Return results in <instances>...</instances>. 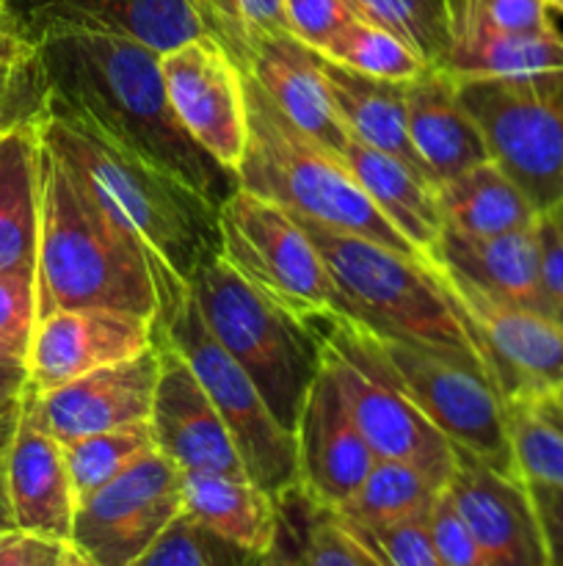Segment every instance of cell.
Wrapping results in <instances>:
<instances>
[{"label":"cell","instance_id":"obj_32","mask_svg":"<svg viewBox=\"0 0 563 566\" xmlns=\"http://www.w3.org/2000/svg\"><path fill=\"white\" fill-rule=\"evenodd\" d=\"M61 448H64L77 503L92 495V492H97L99 486L108 484V481H114L116 475L125 473L127 468L141 462L147 453L158 451L149 420L147 423L125 426V429L81 437V440L66 442Z\"/></svg>","mask_w":563,"mask_h":566},{"label":"cell","instance_id":"obj_26","mask_svg":"<svg viewBox=\"0 0 563 566\" xmlns=\"http://www.w3.org/2000/svg\"><path fill=\"white\" fill-rule=\"evenodd\" d=\"M39 149V119L0 133V271L36 276L42 219Z\"/></svg>","mask_w":563,"mask_h":566},{"label":"cell","instance_id":"obj_27","mask_svg":"<svg viewBox=\"0 0 563 566\" xmlns=\"http://www.w3.org/2000/svg\"><path fill=\"white\" fill-rule=\"evenodd\" d=\"M182 512L246 551L276 556L279 503L246 475L182 473Z\"/></svg>","mask_w":563,"mask_h":566},{"label":"cell","instance_id":"obj_51","mask_svg":"<svg viewBox=\"0 0 563 566\" xmlns=\"http://www.w3.org/2000/svg\"><path fill=\"white\" fill-rule=\"evenodd\" d=\"M6 528H17V525L9 501V484H6V451H0V531Z\"/></svg>","mask_w":563,"mask_h":566},{"label":"cell","instance_id":"obj_4","mask_svg":"<svg viewBox=\"0 0 563 566\" xmlns=\"http://www.w3.org/2000/svg\"><path fill=\"white\" fill-rule=\"evenodd\" d=\"M296 219L331 276V313L384 340L431 348L491 381L469 321L434 265L320 221Z\"/></svg>","mask_w":563,"mask_h":566},{"label":"cell","instance_id":"obj_13","mask_svg":"<svg viewBox=\"0 0 563 566\" xmlns=\"http://www.w3.org/2000/svg\"><path fill=\"white\" fill-rule=\"evenodd\" d=\"M439 276L469 321L480 357L502 401H535L563 390L561 324L535 310L495 302L445 271H439Z\"/></svg>","mask_w":563,"mask_h":566},{"label":"cell","instance_id":"obj_52","mask_svg":"<svg viewBox=\"0 0 563 566\" xmlns=\"http://www.w3.org/2000/svg\"><path fill=\"white\" fill-rule=\"evenodd\" d=\"M59 566H99L97 562H94L88 553H83L81 547L72 545V542H66L64 547V556H61V564Z\"/></svg>","mask_w":563,"mask_h":566},{"label":"cell","instance_id":"obj_15","mask_svg":"<svg viewBox=\"0 0 563 566\" xmlns=\"http://www.w3.org/2000/svg\"><path fill=\"white\" fill-rule=\"evenodd\" d=\"M293 437L298 453V495L315 509L337 512L379 459L326 365H320V374L309 387Z\"/></svg>","mask_w":563,"mask_h":566},{"label":"cell","instance_id":"obj_49","mask_svg":"<svg viewBox=\"0 0 563 566\" xmlns=\"http://www.w3.org/2000/svg\"><path fill=\"white\" fill-rule=\"evenodd\" d=\"M530 403H533L535 412H539L541 418L550 420V423L563 434V401L561 398L544 396V398H535V401H530Z\"/></svg>","mask_w":563,"mask_h":566},{"label":"cell","instance_id":"obj_8","mask_svg":"<svg viewBox=\"0 0 563 566\" xmlns=\"http://www.w3.org/2000/svg\"><path fill=\"white\" fill-rule=\"evenodd\" d=\"M320 340V357L340 385L359 431L379 459H395L423 470L439 486H447L456 470V446L419 412L403 392L373 332L342 315H307Z\"/></svg>","mask_w":563,"mask_h":566},{"label":"cell","instance_id":"obj_16","mask_svg":"<svg viewBox=\"0 0 563 566\" xmlns=\"http://www.w3.org/2000/svg\"><path fill=\"white\" fill-rule=\"evenodd\" d=\"M158 343L155 321L119 310H59L39 318L28 348L31 387L44 396Z\"/></svg>","mask_w":563,"mask_h":566},{"label":"cell","instance_id":"obj_20","mask_svg":"<svg viewBox=\"0 0 563 566\" xmlns=\"http://www.w3.org/2000/svg\"><path fill=\"white\" fill-rule=\"evenodd\" d=\"M6 484L17 528L72 542L77 497L64 448L50 434L33 387L22 398L20 418L6 448Z\"/></svg>","mask_w":563,"mask_h":566},{"label":"cell","instance_id":"obj_9","mask_svg":"<svg viewBox=\"0 0 563 566\" xmlns=\"http://www.w3.org/2000/svg\"><path fill=\"white\" fill-rule=\"evenodd\" d=\"M489 158L539 213L563 202V72L458 81Z\"/></svg>","mask_w":563,"mask_h":566},{"label":"cell","instance_id":"obj_28","mask_svg":"<svg viewBox=\"0 0 563 566\" xmlns=\"http://www.w3.org/2000/svg\"><path fill=\"white\" fill-rule=\"evenodd\" d=\"M318 64L331 92V99H334L337 114L346 122L348 133L357 136L359 142L403 160L423 177H428L417 149L412 147V138H408L406 83L362 75V72L348 70V66L337 64V61L326 59L320 53Z\"/></svg>","mask_w":563,"mask_h":566},{"label":"cell","instance_id":"obj_36","mask_svg":"<svg viewBox=\"0 0 563 566\" xmlns=\"http://www.w3.org/2000/svg\"><path fill=\"white\" fill-rule=\"evenodd\" d=\"M204 33L213 36L241 66L254 42L287 31L282 0H193Z\"/></svg>","mask_w":563,"mask_h":566},{"label":"cell","instance_id":"obj_14","mask_svg":"<svg viewBox=\"0 0 563 566\" xmlns=\"http://www.w3.org/2000/svg\"><path fill=\"white\" fill-rule=\"evenodd\" d=\"M166 94L188 136L237 177L248 144L243 70L230 53L202 33L160 55Z\"/></svg>","mask_w":563,"mask_h":566},{"label":"cell","instance_id":"obj_41","mask_svg":"<svg viewBox=\"0 0 563 566\" xmlns=\"http://www.w3.org/2000/svg\"><path fill=\"white\" fill-rule=\"evenodd\" d=\"M44 108V83L31 53L17 61H0V133L20 122L39 119Z\"/></svg>","mask_w":563,"mask_h":566},{"label":"cell","instance_id":"obj_35","mask_svg":"<svg viewBox=\"0 0 563 566\" xmlns=\"http://www.w3.org/2000/svg\"><path fill=\"white\" fill-rule=\"evenodd\" d=\"M130 566H274V556L246 551L182 512Z\"/></svg>","mask_w":563,"mask_h":566},{"label":"cell","instance_id":"obj_37","mask_svg":"<svg viewBox=\"0 0 563 566\" xmlns=\"http://www.w3.org/2000/svg\"><path fill=\"white\" fill-rule=\"evenodd\" d=\"M285 566H390L346 520L307 503L298 547Z\"/></svg>","mask_w":563,"mask_h":566},{"label":"cell","instance_id":"obj_29","mask_svg":"<svg viewBox=\"0 0 563 566\" xmlns=\"http://www.w3.org/2000/svg\"><path fill=\"white\" fill-rule=\"evenodd\" d=\"M436 202L445 227L464 235L489 238L528 230L539 219L535 205L495 160H484L436 186Z\"/></svg>","mask_w":563,"mask_h":566},{"label":"cell","instance_id":"obj_45","mask_svg":"<svg viewBox=\"0 0 563 566\" xmlns=\"http://www.w3.org/2000/svg\"><path fill=\"white\" fill-rule=\"evenodd\" d=\"M425 525H428L431 539L447 566H489L447 490L436 497Z\"/></svg>","mask_w":563,"mask_h":566},{"label":"cell","instance_id":"obj_53","mask_svg":"<svg viewBox=\"0 0 563 566\" xmlns=\"http://www.w3.org/2000/svg\"><path fill=\"white\" fill-rule=\"evenodd\" d=\"M552 9V14H563V0H546Z\"/></svg>","mask_w":563,"mask_h":566},{"label":"cell","instance_id":"obj_38","mask_svg":"<svg viewBox=\"0 0 563 566\" xmlns=\"http://www.w3.org/2000/svg\"><path fill=\"white\" fill-rule=\"evenodd\" d=\"M508 434L524 481L563 486V434L530 401H508Z\"/></svg>","mask_w":563,"mask_h":566},{"label":"cell","instance_id":"obj_7","mask_svg":"<svg viewBox=\"0 0 563 566\" xmlns=\"http://www.w3.org/2000/svg\"><path fill=\"white\" fill-rule=\"evenodd\" d=\"M155 326L188 359L213 407L219 409L248 479L276 503L298 492L296 437L274 418L252 376L224 352L204 324L188 285L160 293Z\"/></svg>","mask_w":563,"mask_h":566},{"label":"cell","instance_id":"obj_55","mask_svg":"<svg viewBox=\"0 0 563 566\" xmlns=\"http://www.w3.org/2000/svg\"><path fill=\"white\" fill-rule=\"evenodd\" d=\"M0 9H3V0H0Z\"/></svg>","mask_w":563,"mask_h":566},{"label":"cell","instance_id":"obj_21","mask_svg":"<svg viewBox=\"0 0 563 566\" xmlns=\"http://www.w3.org/2000/svg\"><path fill=\"white\" fill-rule=\"evenodd\" d=\"M160 376V348L155 343L138 357L92 370L70 385L39 396L50 434L66 446L99 431L147 423Z\"/></svg>","mask_w":563,"mask_h":566},{"label":"cell","instance_id":"obj_44","mask_svg":"<svg viewBox=\"0 0 563 566\" xmlns=\"http://www.w3.org/2000/svg\"><path fill=\"white\" fill-rule=\"evenodd\" d=\"M282 11L287 31L312 50H323L326 42L357 17L346 0H282Z\"/></svg>","mask_w":563,"mask_h":566},{"label":"cell","instance_id":"obj_43","mask_svg":"<svg viewBox=\"0 0 563 566\" xmlns=\"http://www.w3.org/2000/svg\"><path fill=\"white\" fill-rule=\"evenodd\" d=\"M539 238V282L544 310L563 326V210L552 208L535 219Z\"/></svg>","mask_w":563,"mask_h":566},{"label":"cell","instance_id":"obj_17","mask_svg":"<svg viewBox=\"0 0 563 566\" xmlns=\"http://www.w3.org/2000/svg\"><path fill=\"white\" fill-rule=\"evenodd\" d=\"M155 332L160 348V376L149 415L155 448L182 473H226L248 479L241 453L202 381L174 343L158 326Z\"/></svg>","mask_w":563,"mask_h":566},{"label":"cell","instance_id":"obj_33","mask_svg":"<svg viewBox=\"0 0 563 566\" xmlns=\"http://www.w3.org/2000/svg\"><path fill=\"white\" fill-rule=\"evenodd\" d=\"M351 11L408 44L419 61L442 66L450 48L453 0H346Z\"/></svg>","mask_w":563,"mask_h":566},{"label":"cell","instance_id":"obj_40","mask_svg":"<svg viewBox=\"0 0 563 566\" xmlns=\"http://www.w3.org/2000/svg\"><path fill=\"white\" fill-rule=\"evenodd\" d=\"M36 324V276L20 274V271H0V346L28 359Z\"/></svg>","mask_w":563,"mask_h":566},{"label":"cell","instance_id":"obj_34","mask_svg":"<svg viewBox=\"0 0 563 566\" xmlns=\"http://www.w3.org/2000/svg\"><path fill=\"white\" fill-rule=\"evenodd\" d=\"M318 53L353 72L395 83H408L428 66L403 39L362 17L348 20Z\"/></svg>","mask_w":563,"mask_h":566},{"label":"cell","instance_id":"obj_2","mask_svg":"<svg viewBox=\"0 0 563 566\" xmlns=\"http://www.w3.org/2000/svg\"><path fill=\"white\" fill-rule=\"evenodd\" d=\"M39 186V318L59 310L92 307L158 318V282L174 274L149 258L119 216L44 138Z\"/></svg>","mask_w":563,"mask_h":566},{"label":"cell","instance_id":"obj_50","mask_svg":"<svg viewBox=\"0 0 563 566\" xmlns=\"http://www.w3.org/2000/svg\"><path fill=\"white\" fill-rule=\"evenodd\" d=\"M28 53H31V44H25L20 36L0 25V61H17Z\"/></svg>","mask_w":563,"mask_h":566},{"label":"cell","instance_id":"obj_30","mask_svg":"<svg viewBox=\"0 0 563 566\" xmlns=\"http://www.w3.org/2000/svg\"><path fill=\"white\" fill-rule=\"evenodd\" d=\"M442 70L456 81L475 77H533L563 72V33L557 28L500 33L486 28H453Z\"/></svg>","mask_w":563,"mask_h":566},{"label":"cell","instance_id":"obj_48","mask_svg":"<svg viewBox=\"0 0 563 566\" xmlns=\"http://www.w3.org/2000/svg\"><path fill=\"white\" fill-rule=\"evenodd\" d=\"M524 486L539 517L546 562L550 566H563V486L541 484V481H524Z\"/></svg>","mask_w":563,"mask_h":566},{"label":"cell","instance_id":"obj_6","mask_svg":"<svg viewBox=\"0 0 563 566\" xmlns=\"http://www.w3.org/2000/svg\"><path fill=\"white\" fill-rule=\"evenodd\" d=\"M188 291L215 340L252 376L274 418L293 434L323 365L307 315L265 296L221 252L193 271Z\"/></svg>","mask_w":563,"mask_h":566},{"label":"cell","instance_id":"obj_10","mask_svg":"<svg viewBox=\"0 0 563 566\" xmlns=\"http://www.w3.org/2000/svg\"><path fill=\"white\" fill-rule=\"evenodd\" d=\"M221 258L265 296L301 315L326 313L331 276L296 216L246 188L219 205Z\"/></svg>","mask_w":563,"mask_h":566},{"label":"cell","instance_id":"obj_19","mask_svg":"<svg viewBox=\"0 0 563 566\" xmlns=\"http://www.w3.org/2000/svg\"><path fill=\"white\" fill-rule=\"evenodd\" d=\"M469 534L489 566H550L539 517L522 479H511L472 453L456 448V470L447 481Z\"/></svg>","mask_w":563,"mask_h":566},{"label":"cell","instance_id":"obj_24","mask_svg":"<svg viewBox=\"0 0 563 566\" xmlns=\"http://www.w3.org/2000/svg\"><path fill=\"white\" fill-rule=\"evenodd\" d=\"M406 125L434 186L491 160L478 125L458 97V81L442 66H425L406 83Z\"/></svg>","mask_w":563,"mask_h":566},{"label":"cell","instance_id":"obj_31","mask_svg":"<svg viewBox=\"0 0 563 566\" xmlns=\"http://www.w3.org/2000/svg\"><path fill=\"white\" fill-rule=\"evenodd\" d=\"M445 490L447 486H439L412 464L375 459L357 492L334 514L357 528H390V525L428 520L436 497Z\"/></svg>","mask_w":563,"mask_h":566},{"label":"cell","instance_id":"obj_56","mask_svg":"<svg viewBox=\"0 0 563 566\" xmlns=\"http://www.w3.org/2000/svg\"><path fill=\"white\" fill-rule=\"evenodd\" d=\"M557 208H561V210H563V202H561V205H557Z\"/></svg>","mask_w":563,"mask_h":566},{"label":"cell","instance_id":"obj_42","mask_svg":"<svg viewBox=\"0 0 563 566\" xmlns=\"http://www.w3.org/2000/svg\"><path fill=\"white\" fill-rule=\"evenodd\" d=\"M351 528L390 566H447L431 539L425 520L390 525V528H357V525Z\"/></svg>","mask_w":563,"mask_h":566},{"label":"cell","instance_id":"obj_46","mask_svg":"<svg viewBox=\"0 0 563 566\" xmlns=\"http://www.w3.org/2000/svg\"><path fill=\"white\" fill-rule=\"evenodd\" d=\"M28 387H31L28 359L0 346V451L9 448Z\"/></svg>","mask_w":563,"mask_h":566},{"label":"cell","instance_id":"obj_39","mask_svg":"<svg viewBox=\"0 0 563 566\" xmlns=\"http://www.w3.org/2000/svg\"><path fill=\"white\" fill-rule=\"evenodd\" d=\"M461 25L500 33H530L550 31L555 22L546 0H453V28Z\"/></svg>","mask_w":563,"mask_h":566},{"label":"cell","instance_id":"obj_12","mask_svg":"<svg viewBox=\"0 0 563 566\" xmlns=\"http://www.w3.org/2000/svg\"><path fill=\"white\" fill-rule=\"evenodd\" d=\"M182 514V470L147 453L77 503L72 545L99 566H130Z\"/></svg>","mask_w":563,"mask_h":566},{"label":"cell","instance_id":"obj_5","mask_svg":"<svg viewBox=\"0 0 563 566\" xmlns=\"http://www.w3.org/2000/svg\"><path fill=\"white\" fill-rule=\"evenodd\" d=\"M243 86H246L248 144L237 166V188L270 199L293 216L362 235L431 265V260H425L379 213L342 160L304 136L246 72H243Z\"/></svg>","mask_w":563,"mask_h":566},{"label":"cell","instance_id":"obj_3","mask_svg":"<svg viewBox=\"0 0 563 566\" xmlns=\"http://www.w3.org/2000/svg\"><path fill=\"white\" fill-rule=\"evenodd\" d=\"M42 138L97 191L149 258L188 282L221 252L219 205L169 169L125 147L81 111L44 94Z\"/></svg>","mask_w":563,"mask_h":566},{"label":"cell","instance_id":"obj_11","mask_svg":"<svg viewBox=\"0 0 563 566\" xmlns=\"http://www.w3.org/2000/svg\"><path fill=\"white\" fill-rule=\"evenodd\" d=\"M375 343L403 392L453 446L497 473L522 479L508 434L506 401L484 374L412 343L384 337Z\"/></svg>","mask_w":563,"mask_h":566},{"label":"cell","instance_id":"obj_47","mask_svg":"<svg viewBox=\"0 0 563 566\" xmlns=\"http://www.w3.org/2000/svg\"><path fill=\"white\" fill-rule=\"evenodd\" d=\"M66 542L22 528L0 531V566H59Z\"/></svg>","mask_w":563,"mask_h":566},{"label":"cell","instance_id":"obj_57","mask_svg":"<svg viewBox=\"0 0 563 566\" xmlns=\"http://www.w3.org/2000/svg\"><path fill=\"white\" fill-rule=\"evenodd\" d=\"M274 566H276V564H274ZM282 566H285V564H282Z\"/></svg>","mask_w":563,"mask_h":566},{"label":"cell","instance_id":"obj_25","mask_svg":"<svg viewBox=\"0 0 563 566\" xmlns=\"http://www.w3.org/2000/svg\"><path fill=\"white\" fill-rule=\"evenodd\" d=\"M342 164L348 166L370 202L379 213L423 254L431 260V249L436 247L442 227V210L436 202V186L406 166L403 160L359 142L357 136L348 138ZM434 265V263H431Z\"/></svg>","mask_w":563,"mask_h":566},{"label":"cell","instance_id":"obj_54","mask_svg":"<svg viewBox=\"0 0 563 566\" xmlns=\"http://www.w3.org/2000/svg\"><path fill=\"white\" fill-rule=\"evenodd\" d=\"M555 398H561V401H563V390H557V392H555Z\"/></svg>","mask_w":563,"mask_h":566},{"label":"cell","instance_id":"obj_22","mask_svg":"<svg viewBox=\"0 0 563 566\" xmlns=\"http://www.w3.org/2000/svg\"><path fill=\"white\" fill-rule=\"evenodd\" d=\"M241 70L257 81L270 103L315 144L342 160L348 147L346 122L340 119L326 77L320 72L318 53L290 31L268 33L248 50Z\"/></svg>","mask_w":563,"mask_h":566},{"label":"cell","instance_id":"obj_23","mask_svg":"<svg viewBox=\"0 0 563 566\" xmlns=\"http://www.w3.org/2000/svg\"><path fill=\"white\" fill-rule=\"evenodd\" d=\"M431 263L495 302L546 315L539 282L535 224L528 230L489 238L464 235L450 227H442L436 247L431 249Z\"/></svg>","mask_w":563,"mask_h":566},{"label":"cell","instance_id":"obj_18","mask_svg":"<svg viewBox=\"0 0 563 566\" xmlns=\"http://www.w3.org/2000/svg\"><path fill=\"white\" fill-rule=\"evenodd\" d=\"M0 25L25 44L55 28L130 36L158 53L202 36L193 0H3Z\"/></svg>","mask_w":563,"mask_h":566},{"label":"cell","instance_id":"obj_1","mask_svg":"<svg viewBox=\"0 0 563 566\" xmlns=\"http://www.w3.org/2000/svg\"><path fill=\"white\" fill-rule=\"evenodd\" d=\"M33 48L44 94L81 111L108 136L221 205L237 177L185 133L169 103L160 55L130 36L77 28L42 33Z\"/></svg>","mask_w":563,"mask_h":566}]
</instances>
